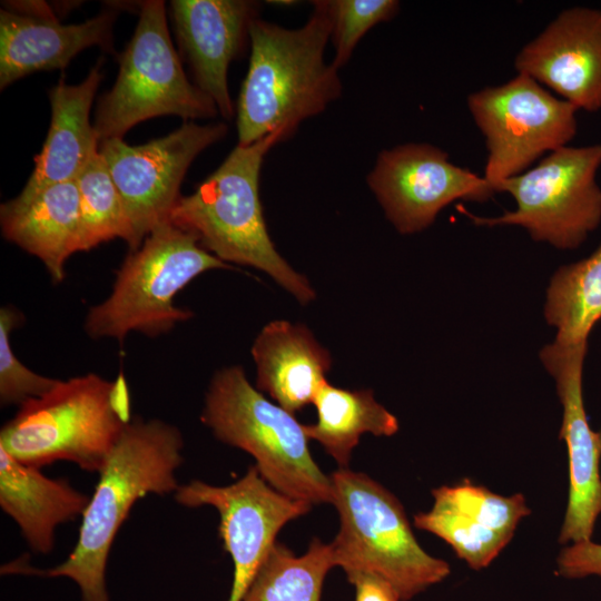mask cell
I'll list each match as a JSON object with an SVG mask.
<instances>
[{
    "label": "cell",
    "instance_id": "cell-28",
    "mask_svg": "<svg viewBox=\"0 0 601 601\" xmlns=\"http://www.w3.org/2000/svg\"><path fill=\"white\" fill-rule=\"evenodd\" d=\"M331 18L332 65L339 69L351 59L359 40L376 24L398 12L396 0H326Z\"/></svg>",
    "mask_w": 601,
    "mask_h": 601
},
{
    "label": "cell",
    "instance_id": "cell-18",
    "mask_svg": "<svg viewBox=\"0 0 601 601\" xmlns=\"http://www.w3.org/2000/svg\"><path fill=\"white\" fill-rule=\"evenodd\" d=\"M100 59L83 81L68 85L65 77L49 91L51 121L43 147L35 158V169L13 199L2 204L8 209L26 206L46 188L75 180L98 152L99 138L90 122V109L104 77Z\"/></svg>",
    "mask_w": 601,
    "mask_h": 601
},
{
    "label": "cell",
    "instance_id": "cell-5",
    "mask_svg": "<svg viewBox=\"0 0 601 601\" xmlns=\"http://www.w3.org/2000/svg\"><path fill=\"white\" fill-rule=\"evenodd\" d=\"M332 503L341 528L331 543L336 566L349 582L361 575L386 581L408 601L451 572L447 562L425 552L401 502L364 473L346 467L332 473Z\"/></svg>",
    "mask_w": 601,
    "mask_h": 601
},
{
    "label": "cell",
    "instance_id": "cell-11",
    "mask_svg": "<svg viewBox=\"0 0 601 601\" xmlns=\"http://www.w3.org/2000/svg\"><path fill=\"white\" fill-rule=\"evenodd\" d=\"M227 131L224 122L185 121L169 135L145 145L130 146L121 138L99 144L98 151L122 200L131 250L139 248L156 226L169 220L187 169L203 150L223 139Z\"/></svg>",
    "mask_w": 601,
    "mask_h": 601
},
{
    "label": "cell",
    "instance_id": "cell-13",
    "mask_svg": "<svg viewBox=\"0 0 601 601\" xmlns=\"http://www.w3.org/2000/svg\"><path fill=\"white\" fill-rule=\"evenodd\" d=\"M175 500L187 508L210 505L218 511L219 534L234 564L228 601L243 600L276 542L278 531L288 521L306 514L312 506L274 490L256 466L226 486L201 481L180 485Z\"/></svg>",
    "mask_w": 601,
    "mask_h": 601
},
{
    "label": "cell",
    "instance_id": "cell-30",
    "mask_svg": "<svg viewBox=\"0 0 601 601\" xmlns=\"http://www.w3.org/2000/svg\"><path fill=\"white\" fill-rule=\"evenodd\" d=\"M556 574L565 579H601V544L590 540L564 548L556 559Z\"/></svg>",
    "mask_w": 601,
    "mask_h": 601
},
{
    "label": "cell",
    "instance_id": "cell-31",
    "mask_svg": "<svg viewBox=\"0 0 601 601\" xmlns=\"http://www.w3.org/2000/svg\"><path fill=\"white\" fill-rule=\"evenodd\" d=\"M351 583L356 589L355 601H401L394 589L375 575H361Z\"/></svg>",
    "mask_w": 601,
    "mask_h": 601
},
{
    "label": "cell",
    "instance_id": "cell-3",
    "mask_svg": "<svg viewBox=\"0 0 601 601\" xmlns=\"http://www.w3.org/2000/svg\"><path fill=\"white\" fill-rule=\"evenodd\" d=\"M285 140L279 134L238 145L195 191L180 196L169 221L194 234L201 247L224 263L267 273L300 304L315 292L277 252L267 230L259 199V175L266 154Z\"/></svg>",
    "mask_w": 601,
    "mask_h": 601
},
{
    "label": "cell",
    "instance_id": "cell-8",
    "mask_svg": "<svg viewBox=\"0 0 601 601\" xmlns=\"http://www.w3.org/2000/svg\"><path fill=\"white\" fill-rule=\"evenodd\" d=\"M217 106L187 79L167 26L165 3L145 1L112 89L97 107L99 141L122 136L135 125L164 115L185 120L214 118Z\"/></svg>",
    "mask_w": 601,
    "mask_h": 601
},
{
    "label": "cell",
    "instance_id": "cell-29",
    "mask_svg": "<svg viewBox=\"0 0 601 601\" xmlns=\"http://www.w3.org/2000/svg\"><path fill=\"white\" fill-rule=\"evenodd\" d=\"M20 315L9 306L0 309V402L2 406L23 403L52 391L60 380L46 377L26 367L16 356L10 334Z\"/></svg>",
    "mask_w": 601,
    "mask_h": 601
},
{
    "label": "cell",
    "instance_id": "cell-6",
    "mask_svg": "<svg viewBox=\"0 0 601 601\" xmlns=\"http://www.w3.org/2000/svg\"><path fill=\"white\" fill-rule=\"evenodd\" d=\"M201 421L219 441L249 453L260 476L280 494L312 505L332 503L331 477L313 460L304 424L268 401L240 366L214 375Z\"/></svg>",
    "mask_w": 601,
    "mask_h": 601
},
{
    "label": "cell",
    "instance_id": "cell-2",
    "mask_svg": "<svg viewBox=\"0 0 601 601\" xmlns=\"http://www.w3.org/2000/svg\"><path fill=\"white\" fill-rule=\"evenodd\" d=\"M179 430L160 420L135 418L114 446L82 514L78 542L60 564L46 570L10 563L2 573L71 579L82 601H109L106 565L114 540L134 504L149 493L168 494L178 485L183 463Z\"/></svg>",
    "mask_w": 601,
    "mask_h": 601
},
{
    "label": "cell",
    "instance_id": "cell-26",
    "mask_svg": "<svg viewBox=\"0 0 601 601\" xmlns=\"http://www.w3.org/2000/svg\"><path fill=\"white\" fill-rule=\"evenodd\" d=\"M414 524L443 539L460 559L476 571L490 565L513 536L435 503L430 511L414 515Z\"/></svg>",
    "mask_w": 601,
    "mask_h": 601
},
{
    "label": "cell",
    "instance_id": "cell-24",
    "mask_svg": "<svg viewBox=\"0 0 601 601\" xmlns=\"http://www.w3.org/2000/svg\"><path fill=\"white\" fill-rule=\"evenodd\" d=\"M333 566L331 544L318 539L300 556L275 542L242 601H321L324 579Z\"/></svg>",
    "mask_w": 601,
    "mask_h": 601
},
{
    "label": "cell",
    "instance_id": "cell-21",
    "mask_svg": "<svg viewBox=\"0 0 601 601\" xmlns=\"http://www.w3.org/2000/svg\"><path fill=\"white\" fill-rule=\"evenodd\" d=\"M3 236L38 257L53 283L65 278V264L79 252V191L75 180L52 185L23 207L0 209Z\"/></svg>",
    "mask_w": 601,
    "mask_h": 601
},
{
    "label": "cell",
    "instance_id": "cell-12",
    "mask_svg": "<svg viewBox=\"0 0 601 601\" xmlns=\"http://www.w3.org/2000/svg\"><path fill=\"white\" fill-rule=\"evenodd\" d=\"M366 181L401 234L427 228L454 200L482 203L496 193L484 177L451 162L447 152L426 142L383 149Z\"/></svg>",
    "mask_w": 601,
    "mask_h": 601
},
{
    "label": "cell",
    "instance_id": "cell-19",
    "mask_svg": "<svg viewBox=\"0 0 601 601\" xmlns=\"http://www.w3.org/2000/svg\"><path fill=\"white\" fill-rule=\"evenodd\" d=\"M252 356L257 388L290 413L314 402L332 365L328 351L312 332L287 321L265 325L255 338Z\"/></svg>",
    "mask_w": 601,
    "mask_h": 601
},
{
    "label": "cell",
    "instance_id": "cell-20",
    "mask_svg": "<svg viewBox=\"0 0 601 601\" xmlns=\"http://www.w3.org/2000/svg\"><path fill=\"white\" fill-rule=\"evenodd\" d=\"M89 501L68 481L50 479L0 447V506L33 552H51L56 528L82 516Z\"/></svg>",
    "mask_w": 601,
    "mask_h": 601
},
{
    "label": "cell",
    "instance_id": "cell-22",
    "mask_svg": "<svg viewBox=\"0 0 601 601\" xmlns=\"http://www.w3.org/2000/svg\"><path fill=\"white\" fill-rule=\"evenodd\" d=\"M315 424H304L307 437L319 442L341 467H346L353 449L364 433L391 436L397 418L377 403L371 390L351 391L325 382L314 398Z\"/></svg>",
    "mask_w": 601,
    "mask_h": 601
},
{
    "label": "cell",
    "instance_id": "cell-14",
    "mask_svg": "<svg viewBox=\"0 0 601 601\" xmlns=\"http://www.w3.org/2000/svg\"><path fill=\"white\" fill-rule=\"evenodd\" d=\"M588 343L546 345L540 358L553 376L563 407L560 437L568 449L569 496L559 542L590 541L601 514V436L591 430L583 404L582 370Z\"/></svg>",
    "mask_w": 601,
    "mask_h": 601
},
{
    "label": "cell",
    "instance_id": "cell-27",
    "mask_svg": "<svg viewBox=\"0 0 601 601\" xmlns=\"http://www.w3.org/2000/svg\"><path fill=\"white\" fill-rule=\"evenodd\" d=\"M432 494L435 504L456 511L491 530L512 535L520 520L531 513L523 494L500 495L467 479L434 489Z\"/></svg>",
    "mask_w": 601,
    "mask_h": 601
},
{
    "label": "cell",
    "instance_id": "cell-7",
    "mask_svg": "<svg viewBox=\"0 0 601 601\" xmlns=\"http://www.w3.org/2000/svg\"><path fill=\"white\" fill-rule=\"evenodd\" d=\"M229 266L197 237L169 220L156 226L117 273L109 297L90 308L85 331L122 343L129 332L158 336L193 316L175 306L176 295L204 272Z\"/></svg>",
    "mask_w": 601,
    "mask_h": 601
},
{
    "label": "cell",
    "instance_id": "cell-23",
    "mask_svg": "<svg viewBox=\"0 0 601 601\" xmlns=\"http://www.w3.org/2000/svg\"><path fill=\"white\" fill-rule=\"evenodd\" d=\"M544 316L556 328L554 342L588 343L601 318V243L589 257L555 272L546 292Z\"/></svg>",
    "mask_w": 601,
    "mask_h": 601
},
{
    "label": "cell",
    "instance_id": "cell-16",
    "mask_svg": "<svg viewBox=\"0 0 601 601\" xmlns=\"http://www.w3.org/2000/svg\"><path fill=\"white\" fill-rule=\"evenodd\" d=\"M11 6L0 12L1 89L36 71L62 69L91 46L114 52V11L63 24L45 3Z\"/></svg>",
    "mask_w": 601,
    "mask_h": 601
},
{
    "label": "cell",
    "instance_id": "cell-25",
    "mask_svg": "<svg viewBox=\"0 0 601 601\" xmlns=\"http://www.w3.org/2000/svg\"><path fill=\"white\" fill-rule=\"evenodd\" d=\"M79 191V252L101 243L122 238L127 244L130 228L121 197L99 151L76 178Z\"/></svg>",
    "mask_w": 601,
    "mask_h": 601
},
{
    "label": "cell",
    "instance_id": "cell-1",
    "mask_svg": "<svg viewBox=\"0 0 601 601\" xmlns=\"http://www.w3.org/2000/svg\"><path fill=\"white\" fill-rule=\"evenodd\" d=\"M313 3L299 28L258 17L250 22L249 66L236 106L238 145L276 132L290 138L304 120L341 96L338 69L324 59L332 30L327 1Z\"/></svg>",
    "mask_w": 601,
    "mask_h": 601
},
{
    "label": "cell",
    "instance_id": "cell-10",
    "mask_svg": "<svg viewBox=\"0 0 601 601\" xmlns=\"http://www.w3.org/2000/svg\"><path fill=\"white\" fill-rule=\"evenodd\" d=\"M466 104L485 139L483 177L494 189L541 156L569 146L578 131V109L523 73L470 93Z\"/></svg>",
    "mask_w": 601,
    "mask_h": 601
},
{
    "label": "cell",
    "instance_id": "cell-17",
    "mask_svg": "<svg viewBox=\"0 0 601 601\" xmlns=\"http://www.w3.org/2000/svg\"><path fill=\"white\" fill-rule=\"evenodd\" d=\"M171 17L181 51L196 86L213 99L218 112L234 116L228 68L249 40V24L259 4L246 0H175Z\"/></svg>",
    "mask_w": 601,
    "mask_h": 601
},
{
    "label": "cell",
    "instance_id": "cell-32",
    "mask_svg": "<svg viewBox=\"0 0 601 601\" xmlns=\"http://www.w3.org/2000/svg\"><path fill=\"white\" fill-rule=\"evenodd\" d=\"M600 436H601V433H600Z\"/></svg>",
    "mask_w": 601,
    "mask_h": 601
},
{
    "label": "cell",
    "instance_id": "cell-9",
    "mask_svg": "<svg viewBox=\"0 0 601 601\" xmlns=\"http://www.w3.org/2000/svg\"><path fill=\"white\" fill-rule=\"evenodd\" d=\"M600 167L601 144L565 146L495 186L496 193H509L514 198V210L489 218L459 208L476 226L518 225L534 240L573 249L601 223V188L597 181Z\"/></svg>",
    "mask_w": 601,
    "mask_h": 601
},
{
    "label": "cell",
    "instance_id": "cell-15",
    "mask_svg": "<svg viewBox=\"0 0 601 601\" xmlns=\"http://www.w3.org/2000/svg\"><path fill=\"white\" fill-rule=\"evenodd\" d=\"M514 68L578 110H601V10L561 11L516 53Z\"/></svg>",
    "mask_w": 601,
    "mask_h": 601
},
{
    "label": "cell",
    "instance_id": "cell-4",
    "mask_svg": "<svg viewBox=\"0 0 601 601\" xmlns=\"http://www.w3.org/2000/svg\"><path fill=\"white\" fill-rule=\"evenodd\" d=\"M131 422L128 385L120 374L61 381L46 395L22 405L0 432V447L20 463L40 469L69 461L99 473Z\"/></svg>",
    "mask_w": 601,
    "mask_h": 601
}]
</instances>
